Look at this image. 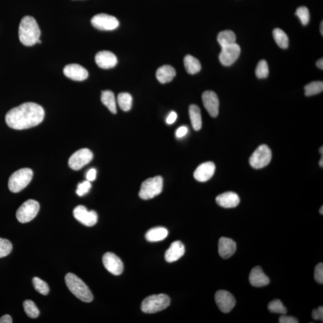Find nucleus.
Listing matches in <instances>:
<instances>
[{
    "label": "nucleus",
    "instance_id": "f257e3e1",
    "mask_svg": "<svg viewBox=\"0 0 323 323\" xmlns=\"http://www.w3.org/2000/svg\"><path fill=\"white\" fill-rule=\"evenodd\" d=\"M45 117V110L40 105L26 102L13 108L5 115V122L10 128L23 130L39 125Z\"/></svg>",
    "mask_w": 323,
    "mask_h": 323
},
{
    "label": "nucleus",
    "instance_id": "f03ea898",
    "mask_svg": "<svg viewBox=\"0 0 323 323\" xmlns=\"http://www.w3.org/2000/svg\"><path fill=\"white\" fill-rule=\"evenodd\" d=\"M40 34L41 31L33 17L26 16L21 20L19 27V38L23 45L32 46L36 44Z\"/></svg>",
    "mask_w": 323,
    "mask_h": 323
},
{
    "label": "nucleus",
    "instance_id": "7ed1b4c3",
    "mask_svg": "<svg viewBox=\"0 0 323 323\" xmlns=\"http://www.w3.org/2000/svg\"><path fill=\"white\" fill-rule=\"evenodd\" d=\"M66 283L67 287L75 297L84 302H91L92 301V293L84 282L74 274L66 275Z\"/></svg>",
    "mask_w": 323,
    "mask_h": 323
},
{
    "label": "nucleus",
    "instance_id": "20e7f679",
    "mask_svg": "<svg viewBox=\"0 0 323 323\" xmlns=\"http://www.w3.org/2000/svg\"><path fill=\"white\" fill-rule=\"evenodd\" d=\"M171 300L168 296L165 294L155 295L149 296L142 301L141 310L146 314H154L168 308Z\"/></svg>",
    "mask_w": 323,
    "mask_h": 323
},
{
    "label": "nucleus",
    "instance_id": "39448f33",
    "mask_svg": "<svg viewBox=\"0 0 323 323\" xmlns=\"http://www.w3.org/2000/svg\"><path fill=\"white\" fill-rule=\"evenodd\" d=\"M33 176V172L29 168L19 169L10 176L9 180V190L13 193H18L29 184Z\"/></svg>",
    "mask_w": 323,
    "mask_h": 323
},
{
    "label": "nucleus",
    "instance_id": "423d86ee",
    "mask_svg": "<svg viewBox=\"0 0 323 323\" xmlns=\"http://www.w3.org/2000/svg\"><path fill=\"white\" fill-rule=\"evenodd\" d=\"M162 188L163 179L162 177L150 178L142 183L139 192V197L144 200H149L160 195Z\"/></svg>",
    "mask_w": 323,
    "mask_h": 323
},
{
    "label": "nucleus",
    "instance_id": "0eeeda50",
    "mask_svg": "<svg viewBox=\"0 0 323 323\" xmlns=\"http://www.w3.org/2000/svg\"><path fill=\"white\" fill-rule=\"evenodd\" d=\"M39 209V203L33 199H29L21 205L16 211V216L20 223H28L37 216Z\"/></svg>",
    "mask_w": 323,
    "mask_h": 323
},
{
    "label": "nucleus",
    "instance_id": "6e6552de",
    "mask_svg": "<svg viewBox=\"0 0 323 323\" xmlns=\"http://www.w3.org/2000/svg\"><path fill=\"white\" fill-rule=\"evenodd\" d=\"M272 152L268 145H261L250 158V164L253 168L261 169L268 165L271 161Z\"/></svg>",
    "mask_w": 323,
    "mask_h": 323
},
{
    "label": "nucleus",
    "instance_id": "1a4fd4ad",
    "mask_svg": "<svg viewBox=\"0 0 323 323\" xmlns=\"http://www.w3.org/2000/svg\"><path fill=\"white\" fill-rule=\"evenodd\" d=\"M91 23L96 29L103 31L114 30L119 25V22L116 18L104 13L94 16Z\"/></svg>",
    "mask_w": 323,
    "mask_h": 323
},
{
    "label": "nucleus",
    "instance_id": "9d476101",
    "mask_svg": "<svg viewBox=\"0 0 323 323\" xmlns=\"http://www.w3.org/2000/svg\"><path fill=\"white\" fill-rule=\"evenodd\" d=\"M93 153L90 149H82L75 152L69 159V165L75 171L79 170L92 160Z\"/></svg>",
    "mask_w": 323,
    "mask_h": 323
},
{
    "label": "nucleus",
    "instance_id": "9b49d317",
    "mask_svg": "<svg viewBox=\"0 0 323 323\" xmlns=\"http://www.w3.org/2000/svg\"><path fill=\"white\" fill-rule=\"evenodd\" d=\"M241 53V48L236 43L222 47L219 60L224 66H231L238 59Z\"/></svg>",
    "mask_w": 323,
    "mask_h": 323
},
{
    "label": "nucleus",
    "instance_id": "f8f14e48",
    "mask_svg": "<svg viewBox=\"0 0 323 323\" xmlns=\"http://www.w3.org/2000/svg\"><path fill=\"white\" fill-rule=\"evenodd\" d=\"M73 215L75 219L83 225L93 226L98 222V214L95 211H89L85 206H79L74 209Z\"/></svg>",
    "mask_w": 323,
    "mask_h": 323
},
{
    "label": "nucleus",
    "instance_id": "ddd939ff",
    "mask_svg": "<svg viewBox=\"0 0 323 323\" xmlns=\"http://www.w3.org/2000/svg\"><path fill=\"white\" fill-rule=\"evenodd\" d=\"M215 300L220 310L224 313L231 312L236 304L235 298L226 290L217 291L215 295Z\"/></svg>",
    "mask_w": 323,
    "mask_h": 323
},
{
    "label": "nucleus",
    "instance_id": "4468645a",
    "mask_svg": "<svg viewBox=\"0 0 323 323\" xmlns=\"http://www.w3.org/2000/svg\"><path fill=\"white\" fill-rule=\"evenodd\" d=\"M104 267L115 276H119L123 273V264L120 258L113 253H107L102 257Z\"/></svg>",
    "mask_w": 323,
    "mask_h": 323
},
{
    "label": "nucleus",
    "instance_id": "2eb2a0df",
    "mask_svg": "<svg viewBox=\"0 0 323 323\" xmlns=\"http://www.w3.org/2000/svg\"><path fill=\"white\" fill-rule=\"evenodd\" d=\"M202 98L209 115L212 117H217L219 111V100L217 94L213 91H207L203 93Z\"/></svg>",
    "mask_w": 323,
    "mask_h": 323
},
{
    "label": "nucleus",
    "instance_id": "dca6fc26",
    "mask_svg": "<svg viewBox=\"0 0 323 323\" xmlns=\"http://www.w3.org/2000/svg\"><path fill=\"white\" fill-rule=\"evenodd\" d=\"M64 73L69 79L75 81H83L88 77V71L80 65H67L64 69Z\"/></svg>",
    "mask_w": 323,
    "mask_h": 323
},
{
    "label": "nucleus",
    "instance_id": "f3484780",
    "mask_svg": "<svg viewBox=\"0 0 323 323\" xmlns=\"http://www.w3.org/2000/svg\"><path fill=\"white\" fill-rule=\"evenodd\" d=\"M215 171V164L212 162L202 163L194 172V178L199 182H206L211 179Z\"/></svg>",
    "mask_w": 323,
    "mask_h": 323
},
{
    "label": "nucleus",
    "instance_id": "a211bd4d",
    "mask_svg": "<svg viewBox=\"0 0 323 323\" xmlns=\"http://www.w3.org/2000/svg\"><path fill=\"white\" fill-rule=\"evenodd\" d=\"M95 62L97 66L101 69H110L116 66L117 59L114 53L110 51L103 50L96 54Z\"/></svg>",
    "mask_w": 323,
    "mask_h": 323
},
{
    "label": "nucleus",
    "instance_id": "6ab92c4d",
    "mask_svg": "<svg viewBox=\"0 0 323 323\" xmlns=\"http://www.w3.org/2000/svg\"><path fill=\"white\" fill-rule=\"evenodd\" d=\"M185 247L181 241L172 242L165 253V260L168 263L176 262L185 254Z\"/></svg>",
    "mask_w": 323,
    "mask_h": 323
},
{
    "label": "nucleus",
    "instance_id": "aec40b11",
    "mask_svg": "<svg viewBox=\"0 0 323 323\" xmlns=\"http://www.w3.org/2000/svg\"><path fill=\"white\" fill-rule=\"evenodd\" d=\"M215 200L219 206L225 208H235L240 203L239 196L232 192L220 194Z\"/></svg>",
    "mask_w": 323,
    "mask_h": 323
},
{
    "label": "nucleus",
    "instance_id": "412c9836",
    "mask_svg": "<svg viewBox=\"0 0 323 323\" xmlns=\"http://www.w3.org/2000/svg\"><path fill=\"white\" fill-rule=\"evenodd\" d=\"M236 244L232 239L226 237H222L219 241V253L223 258H228L235 254Z\"/></svg>",
    "mask_w": 323,
    "mask_h": 323
},
{
    "label": "nucleus",
    "instance_id": "4be33fe9",
    "mask_svg": "<svg viewBox=\"0 0 323 323\" xmlns=\"http://www.w3.org/2000/svg\"><path fill=\"white\" fill-rule=\"evenodd\" d=\"M249 280L250 284L255 287L266 286L269 284V277L263 273L262 268L256 266L253 268L250 273Z\"/></svg>",
    "mask_w": 323,
    "mask_h": 323
},
{
    "label": "nucleus",
    "instance_id": "5701e85b",
    "mask_svg": "<svg viewBox=\"0 0 323 323\" xmlns=\"http://www.w3.org/2000/svg\"><path fill=\"white\" fill-rule=\"evenodd\" d=\"M176 75V70L169 65H165L158 69L156 71V78L161 83H166L171 82Z\"/></svg>",
    "mask_w": 323,
    "mask_h": 323
},
{
    "label": "nucleus",
    "instance_id": "b1692460",
    "mask_svg": "<svg viewBox=\"0 0 323 323\" xmlns=\"http://www.w3.org/2000/svg\"><path fill=\"white\" fill-rule=\"evenodd\" d=\"M168 235V231L166 228L157 227L151 229L145 234V238L149 242H159L165 239Z\"/></svg>",
    "mask_w": 323,
    "mask_h": 323
},
{
    "label": "nucleus",
    "instance_id": "393cba45",
    "mask_svg": "<svg viewBox=\"0 0 323 323\" xmlns=\"http://www.w3.org/2000/svg\"><path fill=\"white\" fill-rule=\"evenodd\" d=\"M189 116L193 129L195 131L200 130L203 122H202L201 110L196 105L192 104L190 106Z\"/></svg>",
    "mask_w": 323,
    "mask_h": 323
},
{
    "label": "nucleus",
    "instance_id": "a878e982",
    "mask_svg": "<svg viewBox=\"0 0 323 323\" xmlns=\"http://www.w3.org/2000/svg\"><path fill=\"white\" fill-rule=\"evenodd\" d=\"M101 101L113 114L117 113L116 102L114 93L110 91L102 92Z\"/></svg>",
    "mask_w": 323,
    "mask_h": 323
},
{
    "label": "nucleus",
    "instance_id": "bb28decb",
    "mask_svg": "<svg viewBox=\"0 0 323 323\" xmlns=\"http://www.w3.org/2000/svg\"><path fill=\"white\" fill-rule=\"evenodd\" d=\"M184 65L188 74H195L201 69V64L198 59L193 56L187 55L184 59Z\"/></svg>",
    "mask_w": 323,
    "mask_h": 323
},
{
    "label": "nucleus",
    "instance_id": "cd10ccee",
    "mask_svg": "<svg viewBox=\"0 0 323 323\" xmlns=\"http://www.w3.org/2000/svg\"><path fill=\"white\" fill-rule=\"evenodd\" d=\"M236 40L235 34L231 30L220 32L217 37V41L222 47L235 44Z\"/></svg>",
    "mask_w": 323,
    "mask_h": 323
},
{
    "label": "nucleus",
    "instance_id": "c85d7f7f",
    "mask_svg": "<svg viewBox=\"0 0 323 323\" xmlns=\"http://www.w3.org/2000/svg\"><path fill=\"white\" fill-rule=\"evenodd\" d=\"M273 37L277 45L282 48L289 47V37L284 31L279 28H276L273 31Z\"/></svg>",
    "mask_w": 323,
    "mask_h": 323
},
{
    "label": "nucleus",
    "instance_id": "c756f323",
    "mask_svg": "<svg viewBox=\"0 0 323 323\" xmlns=\"http://www.w3.org/2000/svg\"><path fill=\"white\" fill-rule=\"evenodd\" d=\"M118 106L124 112H128L133 106V97L128 93H120L117 96Z\"/></svg>",
    "mask_w": 323,
    "mask_h": 323
},
{
    "label": "nucleus",
    "instance_id": "7c9ffc66",
    "mask_svg": "<svg viewBox=\"0 0 323 323\" xmlns=\"http://www.w3.org/2000/svg\"><path fill=\"white\" fill-rule=\"evenodd\" d=\"M323 82L322 81H316L305 86V94L307 96H311L322 92Z\"/></svg>",
    "mask_w": 323,
    "mask_h": 323
},
{
    "label": "nucleus",
    "instance_id": "2f4dec72",
    "mask_svg": "<svg viewBox=\"0 0 323 323\" xmlns=\"http://www.w3.org/2000/svg\"><path fill=\"white\" fill-rule=\"evenodd\" d=\"M23 305L24 310L29 317L31 319H36L39 317L40 311L34 301L30 300H25L24 301Z\"/></svg>",
    "mask_w": 323,
    "mask_h": 323
},
{
    "label": "nucleus",
    "instance_id": "473e14b6",
    "mask_svg": "<svg viewBox=\"0 0 323 323\" xmlns=\"http://www.w3.org/2000/svg\"><path fill=\"white\" fill-rule=\"evenodd\" d=\"M269 311L273 313L284 315L287 313V309L282 304V301L279 300L271 301L268 304Z\"/></svg>",
    "mask_w": 323,
    "mask_h": 323
},
{
    "label": "nucleus",
    "instance_id": "72a5a7b5",
    "mask_svg": "<svg viewBox=\"0 0 323 323\" xmlns=\"http://www.w3.org/2000/svg\"><path fill=\"white\" fill-rule=\"evenodd\" d=\"M255 75L258 79H266L269 75V67L265 60H261L258 62L256 69H255Z\"/></svg>",
    "mask_w": 323,
    "mask_h": 323
},
{
    "label": "nucleus",
    "instance_id": "f704fd0d",
    "mask_svg": "<svg viewBox=\"0 0 323 323\" xmlns=\"http://www.w3.org/2000/svg\"><path fill=\"white\" fill-rule=\"evenodd\" d=\"M32 283H33L35 289L40 293V294L43 295H47L49 292V287L46 282L43 281L42 279L38 278V277H34L32 279Z\"/></svg>",
    "mask_w": 323,
    "mask_h": 323
},
{
    "label": "nucleus",
    "instance_id": "c9c22d12",
    "mask_svg": "<svg viewBox=\"0 0 323 323\" xmlns=\"http://www.w3.org/2000/svg\"><path fill=\"white\" fill-rule=\"evenodd\" d=\"M298 16L303 25H308L309 20H310V14L308 8L305 6H301L296 10L295 13Z\"/></svg>",
    "mask_w": 323,
    "mask_h": 323
},
{
    "label": "nucleus",
    "instance_id": "e433bc0d",
    "mask_svg": "<svg viewBox=\"0 0 323 323\" xmlns=\"http://www.w3.org/2000/svg\"><path fill=\"white\" fill-rule=\"evenodd\" d=\"M13 246L10 241L6 239L0 238V258L4 257L12 252Z\"/></svg>",
    "mask_w": 323,
    "mask_h": 323
},
{
    "label": "nucleus",
    "instance_id": "4c0bfd02",
    "mask_svg": "<svg viewBox=\"0 0 323 323\" xmlns=\"http://www.w3.org/2000/svg\"><path fill=\"white\" fill-rule=\"evenodd\" d=\"M91 186L90 182L88 181V180L81 183L77 185L76 193L79 196H84L90 192Z\"/></svg>",
    "mask_w": 323,
    "mask_h": 323
},
{
    "label": "nucleus",
    "instance_id": "58836bf2",
    "mask_svg": "<svg viewBox=\"0 0 323 323\" xmlns=\"http://www.w3.org/2000/svg\"><path fill=\"white\" fill-rule=\"evenodd\" d=\"M314 278L319 283L323 284V264L320 263L315 268Z\"/></svg>",
    "mask_w": 323,
    "mask_h": 323
},
{
    "label": "nucleus",
    "instance_id": "ea45409f",
    "mask_svg": "<svg viewBox=\"0 0 323 323\" xmlns=\"http://www.w3.org/2000/svg\"><path fill=\"white\" fill-rule=\"evenodd\" d=\"M312 317L315 320H323V307L320 306L312 311Z\"/></svg>",
    "mask_w": 323,
    "mask_h": 323
},
{
    "label": "nucleus",
    "instance_id": "a19ab883",
    "mask_svg": "<svg viewBox=\"0 0 323 323\" xmlns=\"http://www.w3.org/2000/svg\"><path fill=\"white\" fill-rule=\"evenodd\" d=\"M279 323H298V320L296 318L292 316H285V314L282 315V316L279 317Z\"/></svg>",
    "mask_w": 323,
    "mask_h": 323
},
{
    "label": "nucleus",
    "instance_id": "79ce46f5",
    "mask_svg": "<svg viewBox=\"0 0 323 323\" xmlns=\"http://www.w3.org/2000/svg\"><path fill=\"white\" fill-rule=\"evenodd\" d=\"M86 179L89 182H93L96 179V170L95 168H91L86 175Z\"/></svg>",
    "mask_w": 323,
    "mask_h": 323
},
{
    "label": "nucleus",
    "instance_id": "37998d69",
    "mask_svg": "<svg viewBox=\"0 0 323 323\" xmlns=\"http://www.w3.org/2000/svg\"><path fill=\"white\" fill-rule=\"evenodd\" d=\"M188 133V128L186 126H183L178 128L176 131V135L177 138H182L185 137Z\"/></svg>",
    "mask_w": 323,
    "mask_h": 323
},
{
    "label": "nucleus",
    "instance_id": "c03bdc74",
    "mask_svg": "<svg viewBox=\"0 0 323 323\" xmlns=\"http://www.w3.org/2000/svg\"><path fill=\"white\" fill-rule=\"evenodd\" d=\"M177 118V113L175 112H171L170 113H169L168 117H166V122L167 124H168V125H171V124L176 122Z\"/></svg>",
    "mask_w": 323,
    "mask_h": 323
},
{
    "label": "nucleus",
    "instance_id": "a18cd8bd",
    "mask_svg": "<svg viewBox=\"0 0 323 323\" xmlns=\"http://www.w3.org/2000/svg\"><path fill=\"white\" fill-rule=\"evenodd\" d=\"M13 323L12 317L9 315H4L0 319V323Z\"/></svg>",
    "mask_w": 323,
    "mask_h": 323
},
{
    "label": "nucleus",
    "instance_id": "49530a36",
    "mask_svg": "<svg viewBox=\"0 0 323 323\" xmlns=\"http://www.w3.org/2000/svg\"><path fill=\"white\" fill-rule=\"evenodd\" d=\"M317 66L318 68H319L320 69H323V58L320 59L319 61L317 62L316 63Z\"/></svg>",
    "mask_w": 323,
    "mask_h": 323
},
{
    "label": "nucleus",
    "instance_id": "de8ad7c7",
    "mask_svg": "<svg viewBox=\"0 0 323 323\" xmlns=\"http://www.w3.org/2000/svg\"><path fill=\"white\" fill-rule=\"evenodd\" d=\"M320 32L322 35H323V23L322 22L321 25H320Z\"/></svg>",
    "mask_w": 323,
    "mask_h": 323
},
{
    "label": "nucleus",
    "instance_id": "09e8293b",
    "mask_svg": "<svg viewBox=\"0 0 323 323\" xmlns=\"http://www.w3.org/2000/svg\"><path fill=\"white\" fill-rule=\"evenodd\" d=\"M320 166L323 168V158L322 156V158L321 159V160L320 161Z\"/></svg>",
    "mask_w": 323,
    "mask_h": 323
},
{
    "label": "nucleus",
    "instance_id": "8fccbe9b",
    "mask_svg": "<svg viewBox=\"0 0 323 323\" xmlns=\"http://www.w3.org/2000/svg\"><path fill=\"white\" fill-rule=\"evenodd\" d=\"M320 213L322 215L323 214V207L322 206L321 207V208L320 209Z\"/></svg>",
    "mask_w": 323,
    "mask_h": 323
},
{
    "label": "nucleus",
    "instance_id": "3c124183",
    "mask_svg": "<svg viewBox=\"0 0 323 323\" xmlns=\"http://www.w3.org/2000/svg\"><path fill=\"white\" fill-rule=\"evenodd\" d=\"M320 153H321V154H322V156H323V147H322L321 148H320Z\"/></svg>",
    "mask_w": 323,
    "mask_h": 323
}]
</instances>
